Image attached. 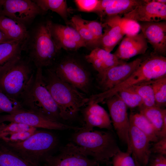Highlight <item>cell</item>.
I'll return each instance as SVG.
<instances>
[{
	"instance_id": "1",
	"label": "cell",
	"mask_w": 166,
	"mask_h": 166,
	"mask_svg": "<svg viewBox=\"0 0 166 166\" xmlns=\"http://www.w3.org/2000/svg\"><path fill=\"white\" fill-rule=\"evenodd\" d=\"M44 76L46 87L57 104L61 119H73L81 108L87 104L89 98L73 85L60 79L51 69Z\"/></svg>"
},
{
	"instance_id": "2",
	"label": "cell",
	"mask_w": 166,
	"mask_h": 166,
	"mask_svg": "<svg viewBox=\"0 0 166 166\" xmlns=\"http://www.w3.org/2000/svg\"><path fill=\"white\" fill-rule=\"evenodd\" d=\"M72 142L83 153L96 161L108 160L120 150L111 130L90 131L82 129L72 135Z\"/></svg>"
},
{
	"instance_id": "3",
	"label": "cell",
	"mask_w": 166,
	"mask_h": 166,
	"mask_svg": "<svg viewBox=\"0 0 166 166\" xmlns=\"http://www.w3.org/2000/svg\"><path fill=\"white\" fill-rule=\"evenodd\" d=\"M166 75V57L154 52L144 59L137 68L125 80L107 91L90 96L89 103L103 102L120 91Z\"/></svg>"
},
{
	"instance_id": "4",
	"label": "cell",
	"mask_w": 166,
	"mask_h": 166,
	"mask_svg": "<svg viewBox=\"0 0 166 166\" xmlns=\"http://www.w3.org/2000/svg\"><path fill=\"white\" fill-rule=\"evenodd\" d=\"M20 99L22 106L26 110L54 121L60 122L61 119L59 110L46 87L42 68H37Z\"/></svg>"
},
{
	"instance_id": "5",
	"label": "cell",
	"mask_w": 166,
	"mask_h": 166,
	"mask_svg": "<svg viewBox=\"0 0 166 166\" xmlns=\"http://www.w3.org/2000/svg\"><path fill=\"white\" fill-rule=\"evenodd\" d=\"M50 20L39 23L34 29L27 42L29 55L37 68L52 65L58 57L60 49L52 37Z\"/></svg>"
},
{
	"instance_id": "6",
	"label": "cell",
	"mask_w": 166,
	"mask_h": 166,
	"mask_svg": "<svg viewBox=\"0 0 166 166\" xmlns=\"http://www.w3.org/2000/svg\"><path fill=\"white\" fill-rule=\"evenodd\" d=\"M3 144L23 159L35 166L56 146L58 140L53 133L45 130H36L25 140L19 142Z\"/></svg>"
},
{
	"instance_id": "7",
	"label": "cell",
	"mask_w": 166,
	"mask_h": 166,
	"mask_svg": "<svg viewBox=\"0 0 166 166\" xmlns=\"http://www.w3.org/2000/svg\"><path fill=\"white\" fill-rule=\"evenodd\" d=\"M34 75L28 63L21 59L0 73V90L19 101Z\"/></svg>"
},
{
	"instance_id": "8",
	"label": "cell",
	"mask_w": 166,
	"mask_h": 166,
	"mask_svg": "<svg viewBox=\"0 0 166 166\" xmlns=\"http://www.w3.org/2000/svg\"><path fill=\"white\" fill-rule=\"evenodd\" d=\"M61 80L89 93L91 84V76L84 64L75 56L67 55L51 69Z\"/></svg>"
},
{
	"instance_id": "9",
	"label": "cell",
	"mask_w": 166,
	"mask_h": 166,
	"mask_svg": "<svg viewBox=\"0 0 166 166\" xmlns=\"http://www.w3.org/2000/svg\"><path fill=\"white\" fill-rule=\"evenodd\" d=\"M7 121L23 124L31 127L55 130L71 129L75 131L82 129L50 119L42 115L25 109L11 114L0 116V123Z\"/></svg>"
},
{
	"instance_id": "10",
	"label": "cell",
	"mask_w": 166,
	"mask_h": 166,
	"mask_svg": "<svg viewBox=\"0 0 166 166\" xmlns=\"http://www.w3.org/2000/svg\"><path fill=\"white\" fill-rule=\"evenodd\" d=\"M104 102L107 104L114 128L119 139L127 144V151L132 153L129 137L130 123L127 112V106L118 93Z\"/></svg>"
},
{
	"instance_id": "11",
	"label": "cell",
	"mask_w": 166,
	"mask_h": 166,
	"mask_svg": "<svg viewBox=\"0 0 166 166\" xmlns=\"http://www.w3.org/2000/svg\"><path fill=\"white\" fill-rule=\"evenodd\" d=\"M43 13L33 0H0V15L25 25Z\"/></svg>"
},
{
	"instance_id": "12",
	"label": "cell",
	"mask_w": 166,
	"mask_h": 166,
	"mask_svg": "<svg viewBox=\"0 0 166 166\" xmlns=\"http://www.w3.org/2000/svg\"><path fill=\"white\" fill-rule=\"evenodd\" d=\"M43 160V166H95L97 163L71 142L61 147L57 154L48 155Z\"/></svg>"
},
{
	"instance_id": "13",
	"label": "cell",
	"mask_w": 166,
	"mask_h": 166,
	"mask_svg": "<svg viewBox=\"0 0 166 166\" xmlns=\"http://www.w3.org/2000/svg\"><path fill=\"white\" fill-rule=\"evenodd\" d=\"M144 59L137 58L109 69L98 76L99 84L103 92L109 90L125 80L137 68Z\"/></svg>"
},
{
	"instance_id": "14",
	"label": "cell",
	"mask_w": 166,
	"mask_h": 166,
	"mask_svg": "<svg viewBox=\"0 0 166 166\" xmlns=\"http://www.w3.org/2000/svg\"><path fill=\"white\" fill-rule=\"evenodd\" d=\"M52 37L57 47L68 51H76L85 44L78 32L73 27L54 23L51 25Z\"/></svg>"
},
{
	"instance_id": "15",
	"label": "cell",
	"mask_w": 166,
	"mask_h": 166,
	"mask_svg": "<svg viewBox=\"0 0 166 166\" xmlns=\"http://www.w3.org/2000/svg\"><path fill=\"white\" fill-rule=\"evenodd\" d=\"M123 17L138 22H158L166 20V4L154 0L136 7Z\"/></svg>"
},
{
	"instance_id": "16",
	"label": "cell",
	"mask_w": 166,
	"mask_h": 166,
	"mask_svg": "<svg viewBox=\"0 0 166 166\" xmlns=\"http://www.w3.org/2000/svg\"><path fill=\"white\" fill-rule=\"evenodd\" d=\"M141 32L154 52L165 56L166 54V21L139 23Z\"/></svg>"
},
{
	"instance_id": "17",
	"label": "cell",
	"mask_w": 166,
	"mask_h": 166,
	"mask_svg": "<svg viewBox=\"0 0 166 166\" xmlns=\"http://www.w3.org/2000/svg\"><path fill=\"white\" fill-rule=\"evenodd\" d=\"M113 54L119 59H129L144 54L148 48V42L141 32L132 35H125Z\"/></svg>"
},
{
	"instance_id": "18",
	"label": "cell",
	"mask_w": 166,
	"mask_h": 166,
	"mask_svg": "<svg viewBox=\"0 0 166 166\" xmlns=\"http://www.w3.org/2000/svg\"><path fill=\"white\" fill-rule=\"evenodd\" d=\"M87 105L82 112L83 129L90 131L97 127L112 131L111 121L104 109L97 103H89Z\"/></svg>"
},
{
	"instance_id": "19",
	"label": "cell",
	"mask_w": 166,
	"mask_h": 166,
	"mask_svg": "<svg viewBox=\"0 0 166 166\" xmlns=\"http://www.w3.org/2000/svg\"><path fill=\"white\" fill-rule=\"evenodd\" d=\"M29 37L0 43V73L21 59L22 52L26 48Z\"/></svg>"
},
{
	"instance_id": "20",
	"label": "cell",
	"mask_w": 166,
	"mask_h": 166,
	"mask_svg": "<svg viewBox=\"0 0 166 166\" xmlns=\"http://www.w3.org/2000/svg\"><path fill=\"white\" fill-rule=\"evenodd\" d=\"M86 61L91 64L100 76L111 67L125 62L119 59L111 53L100 48H95L85 56Z\"/></svg>"
},
{
	"instance_id": "21",
	"label": "cell",
	"mask_w": 166,
	"mask_h": 166,
	"mask_svg": "<svg viewBox=\"0 0 166 166\" xmlns=\"http://www.w3.org/2000/svg\"><path fill=\"white\" fill-rule=\"evenodd\" d=\"M130 123L129 137L132 152L138 159L146 161L151 152V142L143 132Z\"/></svg>"
},
{
	"instance_id": "22",
	"label": "cell",
	"mask_w": 166,
	"mask_h": 166,
	"mask_svg": "<svg viewBox=\"0 0 166 166\" xmlns=\"http://www.w3.org/2000/svg\"><path fill=\"white\" fill-rule=\"evenodd\" d=\"M0 30L12 40L21 39L29 36L24 24L2 15H0Z\"/></svg>"
},
{
	"instance_id": "23",
	"label": "cell",
	"mask_w": 166,
	"mask_h": 166,
	"mask_svg": "<svg viewBox=\"0 0 166 166\" xmlns=\"http://www.w3.org/2000/svg\"><path fill=\"white\" fill-rule=\"evenodd\" d=\"M102 24L104 30L100 48L111 53L125 35L117 25L104 23Z\"/></svg>"
},
{
	"instance_id": "24",
	"label": "cell",
	"mask_w": 166,
	"mask_h": 166,
	"mask_svg": "<svg viewBox=\"0 0 166 166\" xmlns=\"http://www.w3.org/2000/svg\"><path fill=\"white\" fill-rule=\"evenodd\" d=\"M147 1L148 0H113L104 12L101 20L107 17L123 15Z\"/></svg>"
},
{
	"instance_id": "25",
	"label": "cell",
	"mask_w": 166,
	"mask_h": 166,
	"mask_svg": "<svg viewBox=\"0 0 166 166\" xmlns=\"http://www.w3.org/2000/svg\"><path fill=\"white\" fill-rule=\"evenodd\" d=\"M83 19L80 16L75 15L72 17L71 23L78 33L86 48L91 51L97 48H100V44L86 26Z\"/></svg>"
},
{
	"instance_id": "26",
	"label": "cell",
	"mask_w": 166,
	"mask_h": 166,
	"mask_svg": "<svg viewBox=\"0 0 166 166\" xmlns=\"http://www.w3.org/2000/svg\"><path fill=\"white\" fill-rule=\"evenodd\" d=\"M129 121L143 132L150 142H156L159 140L158 134L149 121L139 113H132L129 116Z\"/></svg>"
},
{
	"instance_id": "27",
	"label": "cell",
	"mask_w": 166,
	"mask_h": 166,
	"mask_svg": "<svg viewBox=\"0 0 166 166\" xmlns=\"http://www.w3.org/2000/svg\"><path fill=\"white\" fill-rule=\"evenodd\" d=\"M104 23L118 25L125 35H134L139 33L140 27L139 22L121 17L120 16L107 17L103 19Z\"/></svg>"
},
{
	"instance_id": "28",
	"label": "cell",
	"mask_w": 166,
	"mask_h": 166,
	"mask_svg": "<svg viewBox=\"0 0 166 166\" xmlns=\"http://www.w3.org/2000/svg\"><path fill=\"white\" fill-rule=\"evenodd\" d=\"M43 12L51 10L58 14L66 22H68V10L67 2L65 0H34Z\"/></svg>"
},
{
	"instance_id": "29",
	"label": "cell",
	"mask_w": 166,
	"mask_h": 166,
	"mask_svg": "<svg viewBox=\"0 0 166 166\" xmlns=\"http://www.w3.org/2000/svg\"><path fill=\"white\" fill-rule=\"evenodd\" d=\"M0 166H35L13 152L3 143L0 144Z\"/></svg>"
},
{
	"instance_id": "30",
	"label": "cell",
	"mask_w": 166,
	"mask_h": 166,
	"mask_svg": "<svg viewBox=\"0 0 166 166\" xmlns=\"http://www.w3.org/2000/svg\"><path fill=\"white\" fill-rule=\"evenodd\" d=\"M139 108L140 113L143 115L151 123L158 136L159 132L163 124L164 113L166 109L156 106L147 108L142 106Z\"/></svg>"
},
{
	"instance_id": "31",
	"label": "cell",
	"mask_w": 166,
	"mask_h": 166,
	"mask_svg": "<svg viewBox=\"0 0 166 166\" xmlns=\"http://www.w3.org/2000/svg\"><path fill=\"white\" fill-rule=\"evenodd\" d=\"M152 81L131 87L141 97L143 103V106L147 108L156 106L154 94L151 84Z\"/></svg>"
},
{
	"instance_id": "32",
	"label": "cell",
	"mask_w": 166,
	"mask_h": 166,
	"mask_svg": "<svg viewBox=\"0 0 166 166\" xmlns=\"http://www.w3.org/2000/svg\"><path fill=\"white\" fill-rule=\"evenodd\" d=\"M156 106L161 108L166 105V75L151 81Z\"/></svg>"
},
{
	"instance_id": "33",
	"label": "cell",
	"mask_w": 166,
	"mask_h": 166,
	"mask_svg": "<svg viewBox=\"0 0 166 166\" xmlns=\"http://www.w3.org/2000/svg\"><path fill=\"white\" fill-rule=\"evenodd\" d=\"M21 102L12 98L0 90V114H11L24 109Z\"/></svg>"
},
{
	"instance_id": "34",
	"label": "cell",
	"mask_w": 166,
	"mask_h": 166,
	"mask_svg": "<svg viewBox=\"0 0 166 166\" xmlns=\"http://www.w3.org/2000/svg\"><path fill=\"white\" fill-rule=\"evenodd\" d=\"M117 93L127 106L133 108L143 105L141 97L131 87L124 89Z\"/></svg>"
},
{
	"instance_id": "35",
	"label": "cell",
	"mask_w": 166,
	"mask_h": 166,
	"mask_svg": "<svg viewBox=\"0 0 166 166\" xmlns=\"http://www.w3.org/2000/svg\"><path fill=\"white\" fill-rule=\"evenodd\" d=\"M36 130V128L31 127L28 130L23 132L1 133H0V139L5 142H19L27 139Z\"/></svg>"
},
{
	"instance_id": "36",
	"label": "cell",
	"mask_w": 166,
	"mask_h": 166,
	"mask_svg": "<svg viewBox=\"0 0 166 166\" xmlns=\"http://www.w3.org/2000/svg\"><path fill=\"white\" fill-rule=\"evenodd\" d=\"M83 21L86 26L99 43L101 46V40L103 34V28L102 23L94 20L89 21L83 19Z\"/></svg>"
},
{
	"instance_id": "37",
	"label": "cell",
	"mask_w": 166,
	"mask_h": 166,
	"mask_svg": "<svg viewBox=\"0 0 166 166\" xmlns=\"http://www.w3.org/2000/svg\"><path fill=\"white\" fill-rule=\"evenodd\" d=\"M131 153L127 151H119L114 156L115 166H135L134 160L130 155Z\"/></svg>"
},
{
	"instance_id": "38",
	"label": "cell",
	"mask_w": 166,
	"mask_h": 166,
	"mask_svg": "<svg viewBox=\"0 0 166 166\" xmlns=\"http://www.w3.org/2000/svg\"><path fill=\"white\" fill-rule=\"evenodd\" d=\"M31 127L26 124L16 122H11L8 124L3 123L0 124V133H14L28 130Z\"/></svg>"
},
{
	"instance_id": "39",
	"label": "cell",
	"mask_w": 166,
	"mask_h": 166,
	"mask_svg": "<svg viewBox=\"0 0 166 166\" xmlns=\"http://www.w3.org/2000/svg\"><path fill=\"white\" fill-rule=\"evenodd\" d=\"M100 0H75L74 1L80 11L94 12Z\"/></svg>"
},
{
	"instance_id": "40",
	"label": "cell",
	"mask_w": 166,
	"mask_h": 166,
	"mask_svg": "<svg viewBox=\"0 0 166 166\" xmlns=\"http://www.w3.org/2000/svg\"><path fill=\"white\" fill-rule=\"evenodd\" d=\"M151 152L165 155L166 154V137L160 138L151 148Z\"/></svg>"
},
{
	"instance_id": "41",
	"label": "cell",
	"mask_w": 166,
	"mask_h": 166,
	"mask_svg": "<svg viewBox=\"0 0 166 166\" xmlns=\"http://www.w3.org/2000/svg\"><path fill=\"white\" fill-rule=\"evenodd\" d=\"M113 1V0H100L94 13L97 14L101 20L104 12Z\"/></svg>"
},
{
	"instance_id": "42",
	"label": "cell",
	"mask_w": 166,
	"mask_h": 166,
	"mask_svg": "<svg viewBox=\"0 0 166 166\" xmlns=\"http://www.w3.org/2000/svg\"><path fill=\"white\" fill-rule=\"evenodd\" d=\"M159 138H160L166 137V110L164 112L163 115V124L158 134Z\"/></svg>"
},
{
	"instance_id": "43",
	"label": "cell",
	"mask_w": 166,
	"mask_h": 166,
	"mask_svg": "<svg viewBox=\"0 0 166 166\" xmlns=\"http://www.w3.org/2000/svg\"><path fill=\"white\" fill-rule=\"evenodd\" d=\"M159 155L155 160L154 166H166V160L164 155Z\"/></svg>"
},
{
	"instance_id": "44",
	"label": "cell",
	"mask_w": 166,
	"mask_h": 166,
	"mask_svg": "<svg viewBox=\"0 0 166 166\" xmlns=\"http://www.w3.org/2000/svg\"><path fill=\"white\" fill-rule=\"evenodd\" d=\"M10 40L0 30V43Z\"/></svg>"
},
{
	"instance_id": "45",
	"label": "cell",
	"mask_w": 166,
	"mask_h": 166,
	"mask_svg": "<svg viewBox=\"0 0 166 166\" xmlns=\"http://www.w3.org/2000/svg\"><path fill=\"white\" fill-rule=\"evenodd\" d=\"M155 1L160 3L161 4H166V0H154Z\"/></svg>"
}]
</instances>
